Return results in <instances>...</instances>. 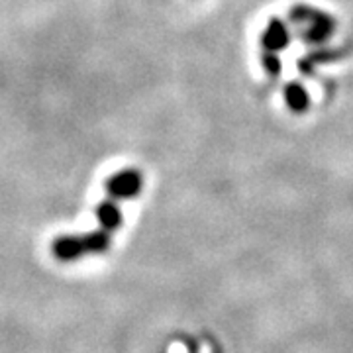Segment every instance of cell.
Segmentation results:
<instances>
[{
    "instance_id": "obj_1",
    "label": "cell",
    "mask_w": 353,
    "mask_h": 353,
    "mask_svg": "<svg viewBox=\"0 0 353 353\" xmlns=\"http://www.w3.org/2000/svg\"><path fill=\"white\" fill-rule=\"evenodd\" d=\"M289 16L290 22L299 28V32H301L304 41L314 43V46L326 43L334 36L336 26H338L332 14L324 12V10H318V8H312L308 4L292 6Z\"/></svg>"
},
{
    "instance_id": "obj_2",
    "label": "cell",
    "mask_w": 353,
    "mask_h": 353,
    "mask_svg": "<svg viewBox=\"0 0 353 353\" xmlns=\"http://www.w3.org/2000/svg\"><path fill=\"white\" fill-rule=\"evenodd\" d=\"M143 190V175L138 169H120L106 181V192L112 201H130Z\"/></svg>"
},
{
    "instance_id": "obj_3",
    "label": "cell",
    "mask_w": 353,
    "mask_h": 353,
    "mask_svg": "<svg viewBox=\"0 0 353 353\" xmlns=\"http://www.w3.org/2000/svg\"><path fill=\"white\" fill-rule=\"evenodd\" d=\"M290 43V32L289 26L285 24L281 18H271L265 30L261 32V48L263 51H273L281 53L289 48Z\"/></svg>"
},
{
    "instance_id": "obj_4",
    "label": "cell",
    "mask_w": 353,
    "mask_h": 353,
    "mask_svg": "<svg viewBox=\"0 0 353 353\" xmlns=\"http://www.w3.org/2000/svg\"><path fill=\"white\" fill-rule=\"evenodd\" d=\"M51 252L55 255V259L59 261H73L83 257L87 252V243L85 236H61L53 241Z\"/></svg>"
},
{
    "instance_id": "obj_5",
    "label": "cell",
    "mask_w": 353,
    "mask_h": 353,
    "mask_svg": "<svg viewBox=\"0 0 353 353\" xmlns=\"http://www.w3.org/2000/svg\"><path fill=\"white\" fill-rule=\"evenodd\" d=\"M283 94H285V102L292 114H304L310 108V94L301 83H289L283 90Z\"/></svg>"
},
{
    "instance_id": "obj_6",
    "label": "cell",
    "mask_w": 353,
    "mask_h": 353,
    "mask_svg": "<svg viewBox=\"0 0 353 353\" xmlns=\"http://www.w3.org/2000/svg\"><path fill=\"white\" fill-rule=\"evenodd\" d=\"M97 216H99L102 230H106L110 234L122 226V210L116 206L114 201H102L97 208Z\"/></svg>"
},
{
    "instance_id": "obj_7",
    "label": "cell",
    "mask_w": 353,
    "mask_h": 353,
    "mask_svg": "<svg viewBox=\"0 0 353 353\" xmlns=\"http://www.w3.org/2000/svg\"><path fill=\"white\" fill-rule=\"evenodd\" d=\"M110 232L106 230H97V232H88L85 234V243H87L88 253H102L110 248Z\"/></svg>"
},
{
    "instance_id": "obj_8",
    "label": "cell",
    "mask_w": 353,
    "mask_h": 353,
    "mask_svg": "<svg viewBox=\"0 0 353 353\" xmlns=\"http://www.w3.org/2000/svg\"><path fill=\"white\" fill-rule=\"evenodd\" d=\"M261 65H263V71L269 77H277L281 73V69H283L279 53H273V51H265L261 55Z\"/></svg>"
},
{
    "instance_id": "obj_9",
    "label": "cell",
    "mask_w": 353,
    "mask_h": 353,
    "mask_svg": "<svg viewBox=\"0 0 353 353\" xmlns=\"http://www.w3.org/2000/svg\"><path fill=\"white\" fill-rule=\"evenodd\" d=\"M190 353H196V352H194V350H192V352H190Z\"/></svg>"
}]
</instances>
